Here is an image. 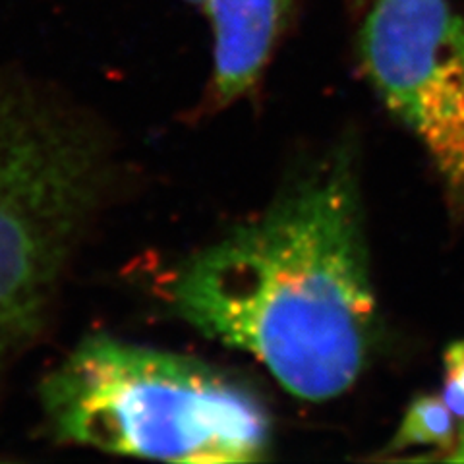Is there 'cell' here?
I'll use <instances>...</instances> for the list:
<instances>
[{
	"instance_id": "cell-9",
	"label": "cell",
	"mask_w": 464,
	"mask_h": 464,
	"mask_svg": "<svg viewBox=\"0 0 464 464\" xmlns=\"http://www.w3.org/2000/svg\"><path fill=\"white\" fill-rule=\"evenodd\" d=\"M455 455H451L449 459L451 460H464V422H460L459 428V438H457V447H455Z\"/></svg>"
},
{
	"instance_id": "cell-3",
	"label": "cell",
	"mask_w": 464,
	"mask_h": 464,
	"mask_svg": "<svg viewBox=\"0 0 464 464\" xmlns=\"http://www.w3.org/2000/svg\"><path fill=\"white\" fill-rule=\"evenodd\" d=\"M109 182L95 130L0 83V315L32 341Z\"/></svg>"
},
{
	"instance_id": "cell-6",
	"label": "cell",
	"mask_w": 464,
	"mask_h": 464,
	"mask_svg": "<svg viewBox=\"0 0 464 464\" xmlns=\"http://www.w3.org/2000/svg\"><path fill=\"white\" fill-rule=\"evenodd\" d=\"M457 438L455 414L449 411L445 401L438 397H418L409 406L401 428L385 451H406L416 445H435L441 447L443 451H455Z\"/></svg>"
},
{
	"instance_id": "cell-5",
	"label": "cell",
	"mask_w": 464,
	"mask_h": 464,
	"mask_svg": "<svg viewBox=\"0 0 464 464\" xmlns=\"http://www.w3.org/2000/svg\"><path fill=\"white\" fill-rule=\"evenodd\" d=\"M293 0H203L213 29V95L219 105L248 93L269 63Z\"/></svg>"
},
{
	"instance_id": "cell-2",
	"label": "cell",
	"mask_w": 464,
	"mask_h": 464,
	"mask_svg": "<svg viewBox=\"0 0 464 464\" xmlns=\"http://www.w3.org/2000/svg\"><path fill=\"white\" fill-rule=\"evenodd\" d=\"M39 391L64 443L190 464L257 462L269 449V416L250 389L161 348L87 337Z\"/></svg>"
},
{
	"instance_id": "cell-8",
	"label": "cell",
	"mask_w": 464,
	"mask_h": 464,
	"mask_svg": "<svg viewBox=\"0 0 464 464\" xmlns=\"http://www.w3.org/2000/svg\"><path fill=\"white\" fill-rule=\"evenodd\" d=\"M445 380L453 382L464 393V341H459L449 346L445 354Z\"/></svg>"
},
{
	"instance_id": "cell-10",
	"label": "cell",
	"mask_w": 464,
	"mask_h": 464,
	"mask_svg": "<svg viewBox=\"0 0 464 464\" xmlns=\"http://www.w3.org/2000/svg\"><path fill=\"white\" fill-rule=\"evenodd\" d=\"M184 3H190V5H203V0H184Z\"/></svg>"
},
{
	"instance_id": "cell-1",
	"label": "cell",
	"mask_w": 464,
	"mask_h": 464,
	"mask_svg": "<svg viewBox=\"0 0 464 464\" xmlns=\"http://www.w3.org/2000/svg\"><path fill=\"white\" fill-rule=\"evenodd\" d=\"M174 315L248 353L290 395L329 401L366 364L375 298L354 170L344 157L182 264Z\"/></svg>"
},
{
	"instance_id": "cell-4",
	"label": "cell",
	"mask_w": 464,
	"mask_h": 464,
	"mask_svg": "<svg viewBox=\"0 0 464 464\" xmlns=\"http://www.w3.org/2000/svg\"><path fill=\"white\" fill-rule=\"evenodd\" d=\"M358 45L387 109L464 199V14L449 0H373Z\"/></svg>"
},
{
	"instance_id": "cell-7",
	"label": "cell",
	"mask_w": 464,
	"mask_h": 464,
	"mask_svg": "<svg viewBox=\"0 0 464 464\" xmlns=\"http://www.w3.org/2000/svg\"><path fill=\"white\" fill-rule=\"evenodd\" d=\"M24 343H27V339L22 333L0 315V372H3L12 356H16Z\"/></svg>"
}]
</instances>
